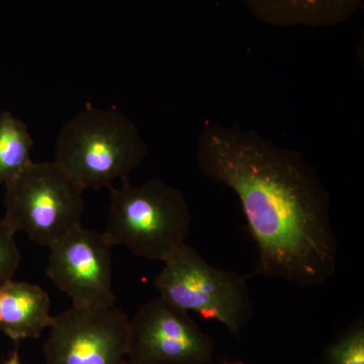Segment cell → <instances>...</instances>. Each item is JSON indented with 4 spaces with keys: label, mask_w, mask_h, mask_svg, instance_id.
I'll return each mask as SVG.
<instances>
[{
    "label": "cell",
    "mask_w": 364,
    "mask_h": 364,
    "mask_svg": "<svg viewBox=\"0 0 364 364\" xmlns=\"http://www.w3.org/2000/svg\"><path fill=\"white\" fill-rule=\"evenodd\" d=\"M196 156L203 176L231 188L240 202L258 251L251 277L303 289L334 277L338 243L329 193L301 153L256 131L207 123Z\"/></svg>",
    "instance_id": "cell-1"
},
{
    "label": "cell",
    "mask_w": 364,
    "mask_h": 364,
    "mask_svg": "<svg viewBox=\"0 0 364 364\" xmlns=\"http://www.w3.org/2000/svg\"><path fill=\"white\" fill-rule=\"evenodd\" d=\"M147 154L140 131L128 117L88 107L60 131L54 162L83 191H98L129 178Z\"/></svg>",
    "instance_id": "cell-2"
},
{
    "label": "cell",
    "mask_w": 364,
    "mask_h": 364,
    "mask_svg": "<svg viewBox=\"0 0 364 364\" xmlns=\"http://www.w3.org/2000/svg\"><path fill=\"white\" fill-rule=\"evenodd\" d=\"M121 181L119 188H109L105 237L138 257L164 262L188 241L193 218L186 196L160 178L139 186Z\"/></svg>",
    "instance_id": "cell-3"
},
{
    "label": "cell",
    "mask_w": 364,
    "mask_h": 364,
    "mask_svg": "<svg viewBox=\"0 0 364 364\" xmlns=\"http://www.w3.org/2000/svg\"><path fill=\"white\" fill-rule=\"evenodd\" d=\"M163 263L153 282L160 298L184 312L217 321L240 336L253 314L249 277L213 267L188 244Z\"/></svg>",
    "instance_id": "cell-4"
},
{
    "label": "cell",
    "mask_w": 364,
    "mask_h": 364,
    "mask_svg": "<svg viewBox=\"0 0 364 364\" xmlns=\"http://www.w3.org/2000/svg\"><path fill=\"white\" fill-rule=\"evenodd\" d=\"M83 189L53 162H33L6 186L4 221L50 247L82 226Z\"/></svg>",
    "instance_id": "cell-5"
},
{
    "label": "cell",
    "mask_w": 364,
    "mask_h": 364,
    "mask_svg": "<svg viewBox=\"0 0 364 364\" xmlns=\"http://www.w3.org/2000/svg\"><path fill=\"white\" fill-rule=\"evenodd\" d=\"M214 340L188 312L158 296L138 309L129 323V364H208Z\"/></svg>",
    "instance_id": "cell-6"
},
{
    "label": "cell",
    "mask_w": 364,
    "mask_h": 364,
    "mask_svg": "<svg viewBox=\"0 0 364 364\" xmlns=\"http://www.w3.org/2000/svg\"><path fill=\"white\" fill-rule=\"evenodd\" d=\"M130 318L114 306L82 309L72 306L54 316L46 339L47 364H124Z\"/></svg>",
    "instance_id": "cell-7"
},
{
    "label": "cell",
    "mask_w": 364,
    "mask_h": 364,
    "mask_svg": "<svg viewBox=\"0 0 364 364\" xmlns=\"http://www.w3.org/2000/svg\"><path fill=\"white\" fill-rule=\"evenodd\" d=\"M112 247L104 232L76 228L50 246L48 277L76 308H112Z\"/></svg>",
    "instance_id": "cell-8"
},
{
    "label": "cell",
    "mask_w": 364,
    "mask_h": 364,
    "mask_svg": "<svg viewBox=\"0 0 364 364\" xmlns=\"http://www.w3.org/2000/svg\"><path fill=\"white\" fill-rule=\"evenodd\" d=\"M53 318L51 299L40 286L11 279L0 287V331L9 338H40Z\"/></svg>",
    "instance_id": "cell-9"
},
{
    "label": "cell",
    "mask_w": 364,
    "mask_h": 364,
    "mask_svg": "<svg viewBox=\"0 0 364 364\" xmlns=\"http://www.w3.org/2000/svg\"><path fill=\"white\" fill-rule=\"evenodd\" d=\"M262 23L277 26H331L345 23L363 0H243Z\"/></svg>",
    "instance_id": "cell-10"
},
{
    "label": "cell",
    "mask_w": 364,
    "mask_h": 364,
    "mask_svg": "<svg viewBox=\"0 0 364 364\" xmlns=\"http://www.w3.org/2000/svg\"><path fill=\"white\" fill-rule=\"evenodd\" d=\"M28 126L11 112L0 114V184L14 181L33 162Z\"/></svg>",
    "instance_id": "cell-11"
},
{
    "label": "cell",
    "mask_w": 364,
    "mask_h": 364,
    "mask_svg": "<svg viewBox=\"0 0 364 364\" xmlns=\"http://www.w3.org/2000/svg\"><path fill=\"white\" fill-rule=\"evenodd\" d=\"M322 364H364V322L358 318L328 345Z\"/></svg>",
    "instance_id": "cell-12"
},
{
    "label": "cell",
    "mask_w": 364,
    "mask_h": 364,
    "mask_svg": "<svg viewBox=\"0 0 364 364\" xmlns=\"http://www.w3.org/2000/svg\"><path fill=\"white\" fill-rule=\"evenodd\" d=\"M11 228L0 219V287L14 279L21 262V252Z\"/></svg>",
    "instance_id": "cell-13"
},
{
    "label": "cell",
    "mask_w": 364,
    "mask_h": 364,
    "mask_svg": "<svg viewBox=\"0 0 364 364\" xmlns=\"http://www.w3.org/2000/svg\"><path fill=\"white\" fill-rule=\"evenodd\" d=\"M1 364H21L20 352H18V349H14V351L13 352V353H11V358L7 359L6 363Z\"/></svg>",
    "instance_id": "cell-14"
},
{
    "label": "cell",
    "mask_w": 364,
    "mask_h": 364,
    "mask_svg": "<svg viewBox=\"0 0 364 364\" xmlns=\"http://www.w3.org/2000/svg\"><path fill=\"white\" fill-rule=\"evenodd\" d=\"M228 364H244V363H228Z\"/></svg>",
    "instance_id": "cell-15"
},
{
    "label": "cell",
    "mask_w": 364,
    "mask_h": 364,
    "mask_svg": "<svg viewBox=\"0 0 364 364\" xmlns=\"http://www.w3.org/2000/svg\"><path fill=\"white\" fill-rule=\"evenodd\" d=\"M124 364H129L128 363H127V360H126V363H124Z\"/></svg>",
    "instance_id": "cell-16"
}]
</instances>
